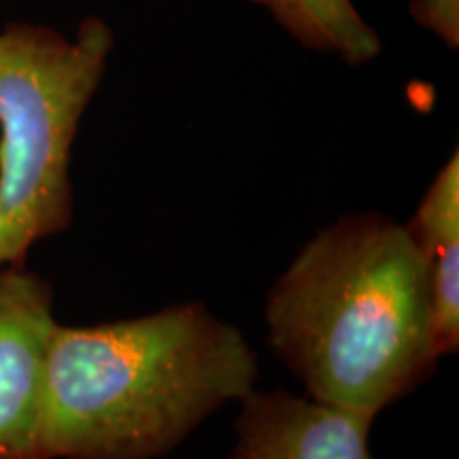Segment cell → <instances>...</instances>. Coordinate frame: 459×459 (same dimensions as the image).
<instances>
[{"label": "cell", "instance_id": "5b68a950", "mask_svg": "<svg viewBox=\"0 0 459 459\" xmlns=\"http://www.w3.org/2000/svg\"><path fill=\"white\" fill-rule=\"evenodd\" d=\"M375 417L287 389H251L238 400L226 459H375Z\"/></svg>", "mask_w": 459, "mask_h": 459}, {"label": "cell", "instance_id": "52a82bcc", "mask_svg": "<svg viewBox=\"0 0 459 459\" xmlns=\"http://www.w3.org/2000/svg\"><path fill=\"white\" fill-rule=\"evenodd\" d=\"M266 11L304 49L364 66L381 56L383 41L353 0H249Z\"/></svg>", "mask_w": 459, "mask_h": 459}, {"label": "cell", "instance_id": "3957f363", "mask_svg": "<svg viewBox=\"0 0 459 459\" xmlns=\"http://www.w3.org/2000/svg\"><path fill=\"white\" fill-rule=\"evenodd\" d=\"M113 48L99 15L71 37L32 22L0 28V266L26 264L71 226L73 147Z\"/></svg>", "mask_w": 459, "mask_h": 459}, {"label": "cell", "instance_id": "277c9868", "mask_svg": "<svg viewBox=\"0 0 459 459\" xmlns=\"http://www.w3.org/2000/svg\"><path fill=\"white\" fill-rule=\"evenodd\" d=\"M54 290L26 264L0 266V459H49L43 443Z\"/></svg>", "mask_w": 459, "mask_h": 459}, {"label": "cell", "instance_id": "6da1fadb", "mask_svg": "<svg viewBox=\"0 0 459 459\" xmlns=\"http://www.w3.org/2000/svg\"><path fill=\"white\" fill-rule=\"evenodd\" d=\"M264 319L304 394L370 417L443 359L421 255L404 223L378 211L321 228L274 281Z\"/></svg>", "mask_w": 459, "mask_h": 459}, {"label": "cell", "instance_id": "8992f818", "mask_svg": "<svg viewBox=\"0 0 459 459\" xmlns=\"http://www.w3.org/2000/svg\"><path fill=\"white\" fill-rule=\"evenodd\" d=\"M426 266L434 334L443 358L459 349V156L440 166L404 223Z\"/></svg>", "mask_w": 459, "mask_h": 459}, {"label": "cell", "instance_id": "7a4b0ae2", "mask_svg": "<svg viewBox=\"0 0 459 459\" xmlns=\"http://www.w3.org/2000/svg\"><path fill=\"white\" fill-rule=\"evenodd\" d=\"M255 381L251 342L203 302L96 325L57 321L45 383V453L160 459Z\"/></svg>", "mask_w": 459, "mask_h": 459}, {"label": "cell", "instance_id": "ba28073f", "mask_svg": "<svg viewBox=\"0 0 459 459\" xmlns=\"http://www.w3.org/2000/svg\"><path fill=\"white\" fill-rule=\"evenodd\" d=\"M409 13L417 26L440 39L451 51H457L459 0H411Z\"/></svg>", "mask_w": 459, "mask_h": 459}]
</instances>
